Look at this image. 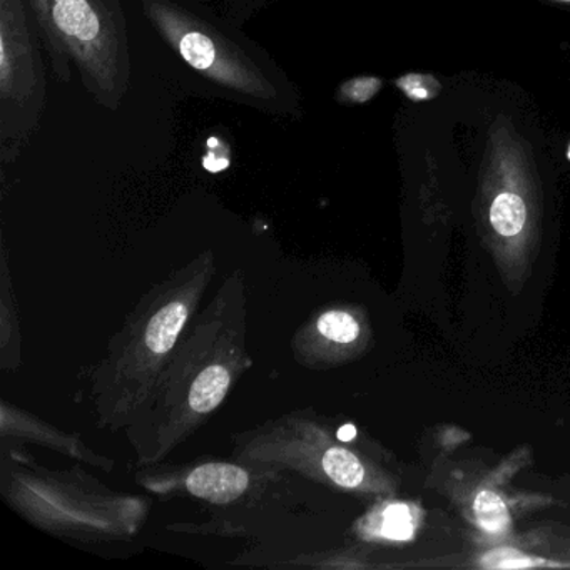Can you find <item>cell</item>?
I'll use <instances>...</instances> for the list:
<instances>
[{"instance_id": "obj_14", "label": "cell", "mask_w": 570, "mask_h": 570, "mask_svg": "<svg viewBox=\"0 0 570 570\" xmlns=\"http://www.w3.org/2000/svg\"><path fill=\"white\" fill-rule=\"evenodd\" d=\"M500 559L499 562L493 563V567H527L532 566L529 559H523L517 552H510V550H499Z\"/></svg>"}, {"instance_id": "obj_10", "label": "cell", "mask_w": 570, "mask_h": 570, "mask_svg": "<svg viewBox=\"0 0 570 570\" xmlns=\"http://www.w3.org/2000/svg\"><path fill=\"white\" fill-rule=\"evenodd\" d=\"M318 330L325 338L336 343H352L358 338L360 326L348 313L330 312L318 320Z\"/></svg>"}, {"instance_id": "obj_9", "label": "cell", "mask_w": 570, "mask_h": 570, "mask_svg": "<svg viewBox=\"0 0 570 570\" xmlns=\"http://www.w3.org/2000/svg\"><path fill=\"white\" fill-rule=\"evenodd\" d=\"M473 509H475L476 522L485 532L495 533L497 535V533H503L509 530V510H507L505 503L497 493L490 492V490H482L476 495Z\"/></svg>"}, {"instance_id": "obj_15", "label": "cell", "mask_w": 570, "mask_h": 570, "mask_svg": "<svg viewBox=\"0 0 570 570\" xmlns=\"http://www.w3.org/2000/svg\"><path fill=\"white\" fill-rule=\"evenodd\" d=\"M356 436V429L353 425H343L342 429L338 430V439L342 442H352Z\"/></svg>"}, {"instance_id": "obj_1", "label": "cell", "mask_w": 570, "mask_h": 570, "mask_svg": "<svg viewBox=\"0 0 570 570\" xmlns=\"http://www.w3.org/2000/svg\"><path fill=\"white\" fill-rule=\"evenodd\" d=\"M49 45L75 59L89 91L116 106L129 81L125 21L118 0H31Z\"/></svg>"}, {"instance_id": "obj_8", "label": "cell", "mask_w": 570, "mask_h": 570, "mask_svg": "<svg viewBox=\"0 0 570 570\" xmlns=\"http://www.w3.org/2000/svg\"><path fill=\"white\" fill-rule=\"evenodd\" d=\"M323 469L333 482L346 489H355L365 479L362 462L348 450L330 449L323 456Z\"/></svg>"}, {"instance_id": "obj_4", "label": "cell", "mask_w": 570, "mask_h": 570, "mask_svg": "<svg viewBox=\"0 0 570 570\" xmlns=\"http://www.w3.org/2000/svg\"><path fill=\"white\" fill-rule=\"evenodd\" d=\"M189 492L213 503H229L248 487V473L235 465L208 463L188 476Z\"/></svg>"}, {"instance_id": "obj_13", "label": "cell", "mask_w": 570, "mask_h": 570, "mask_svg": "<svg viewBox=\"0 0 570 570\" xmlns=\"http://www.w3.org/2000/svg\"><path fill=\"white\" fill-rule=\"evenodd\" d=\"M380 88H382L380 79L362 78L350 81L348 85L343 88V92H345L352 101L365 102L368 101L370 98H373V96L379 92Z\"/></svg>"}, {"instance_id": "obj_5", "label": "cell", "mask_w": 570, "mask_h": 570, "mask_svg": "<svg viewBox=\"0 0 570 570\" xmlns=\"http://www.w3.org/2000/svg\"><path fill=\"white\" fill-rule=\"evenodd\" d=\"M188 318V309L183 303H169L149 323L146 343L151 352L163 355L175 346L179 332Z\"/></svg>"}, {"instance_id": "obj_7", "label": "cell", "mask_w": 570, "mask_h": 570, "mask_svg": "<svg viewBox=\"0 0 570 570\" xmlns=\"http://www.w3.org/2000/svg\"><path fill=\"white\" fill-rule=\"evenodd\" d=\"M489 218L490 225L500 236L512 238L525 226V203L517 193H500L490 206Z\"/></svg>"}, {"instance_id": "obj_11", "label": "cell", "mask_w": 570, "mask_h": 570, "mask_svg": "<svg viewBox=\"0 0 570 570\" xmlns=\"http://www.w3.org/2000/svg\"><path fill=\"white\" fill-rule=\"evenodd\" d=\"M413 530L415 527H413L412 513L405 503H392L386 507L382 517V527H380L383 537L392 540H409L412 539Z\"/></svg>"}, {"instance_id": "obj_16", "label": "cell", "mask_w": 570, "mask_h": 570, "mask_svg": "<svg viewBox=\"0 0 570 570\" xmlns=\"http://www.w3.org/2000/svg\"><path fill=\"white\" fill-rule=\"evenodd\" d=\"M552 2H557V4L570 6V0H552Z\"/></svg>"}, {"instance_id": "obj_12", "label": "cell", "mask_w": 570, "mask_h": 570, "mask_svg": "<svg viewBox=\"0 0 570 570\" xmlns=\"http://www.w3.org/2000/svg\"><path fill=\"white\" fill-rule=\"evenodd\" d=\"M396 86L413 101H425L439 92L440 86L435 79L425 75H406L396 81Z\"/></svg>"}, {"instance_id": "obj_6", "label": "cell", "mask_w": 570, "mask_h": 570, "mask_svg": "<svg viewBox=\"0 0 570 570\" xmlns=\"http://www.w3.org/2000/svg\"><path fill=\"white\" fill-rule=\"evenodd\" d=\"M229 386V373L223 366H209L193 383L189 403L198 413L212 412L225 399Z\"/></svg>"}, {"instance_id": "obj_2", "label": "cell", "mask_w": 570, "mask_h": 570, "mask_svg": "<svg viewBox=\"0 0 570 570\" xmlns=\"http://www.w3.org/2000/svg\"><path fill=\"white\" fill-rule=\"evenodd\" d=\"M146 11L181 58L206 78L253 98L268 99L278 95L252 56L208 22L166 0H149Z\"/></svg>"}, {"instance_id": "obj_3", "label": "cell", "mask_w": 570, "mask_h": 570, "mask_svg": "<svg viewBox=\"0 0 570 570\" xmlns=\"http://www.w3.org/2000/svg\"><path fill=\"white\" fill-rule=\"evenodd\" d=\"M31 41H29L26 16L21 0H2V65H0V86L2 101L22 109L39 85L36 81L32 62Z\"/></svg>"}, {"instance_id": "obj_17", "label": "cell", "mask_w": 570, "mask_h": 570, "mask_svg": "<svg viewBox=\"0 0 570 570\" xmlns=\"http://www.w3.org/2000/svg\"><path fill=\"white\" fill-rule=\"evenodd\" d=\"M567 156H569V159H570V146H569V153H567Z\"/></svg>"}]
</instances>
